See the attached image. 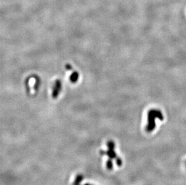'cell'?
<instances>
[{
    "label": "cell",
    "mask_w": 186,
    "mask_h": 185,
    "mask_svg": "<svg viewBox=\"0 0 186 185\" xmlns=\"http://www.w3.org/2000/svg\"><path fill=\"white\" fill-rule=\"evenodd\" d=\"M158 118L160 121L164 120V116L161 110L157 109H151L148 112L147 114V125L145 130L147 132L151 133L156 127L155 119Z\"/></svg>",
    "instance_id": "cell-1"
},
{
    "label": "cell",
    "mask_w": 186,
    "mask_h": 185,
    "mask_svg": "<svg viewBox=\"0 0 186 185\" xmlns=\"http://www.w3.org/2000/svg\"><path fill=\"white\" fill-rule=\"evenodd\" d=\"M107 147H108V150L107 152H104L101 150L100 152L101 154L102 155H105L107 156H108V159H116L117 157L116 153L115 151V143L113 141H108L107 142Z\"/></svg>",
    "instance_id": "cell-2"
},
{
    "label": "cell",
    "mask_w": 186,
    "mask_h": 185,
    "mask_svg": "<svg viewBox=\"0 0 186 185\" xmlns=\"http://www.w3.org/2000/svg\"><path fill=\"white\" fill-rule=\"evenodd\" d=\"M62 89V84L60 80L57 79L56 80L52 90V97L54 99H57Z\"/></svg>",
    "instance_id": "cell-3"
},
{
    "label": "cell",
    "mask_w": 186,
    "mask_h": 185,
    "mask_svg": "<svg viewBox=\"0 0 186 185\" xmlns=\"http://www.w3.org/2000/svg\"><path fill=\"white\" fill-rule=\"evenodd\" d=\"M79 78V73L77 71H73L69 77V80L72 83H76Z\"/></svg>",
    "instance_id": "cell-4"
},
{
    "label": "cell",
    "mask_w": 186,
    "mask_h": 185,
    "mask_svg": "<svg viewBox=\"0 0 186 185\" xmlns=\"http://www.w3.org/2000/svg\"><path fill=\"white\" fill-rule=\"evenodd\" d=\"M83 176L82 175H78L76 177V179L73 183V185H80V183L81 181L83 180Z\"/></svg>",
    "instance_id": "cell-5"
},
{
    "label": "cell",
    "mask_w": 186,
    "mask_h": 185,
    "mask_svg": "<svg viewBox=\"0 0 186 185\" xmlns=\"http://www.w3.org/2000/svg\"><path fill=\"white\" fill-rule=\"evenodd\" d=\"M106 167L108 170H112L113 169V165L112 160H111V159H108V160L107 161Z\"/></svg>",
    "instance_id": "cell-6"
},
{
    "label": "cell",
    "mask_w": 186,
    "mask_h": 185,
    "mask_svg": "<svg viewBox=\"0 0 186 185\" xmlns=\"http://www.w3.org/2000/svg\"><path fill=\"white\" fill-rule=\"evenodd\" d=\"M40 84H41V81H40V79L38 77L36 78V83H35V85H34V89L36 90H38V89H39V87L40 85Z\"/></svg>",
    "instance_id": "cell-7"
},
{
    "label": "cell",
    "mask_w": 186,
    "mask_h": 185,
    "mask_svg": "<svg viewBox=\"0 0 186 185\" xmlns=\"http://www.w3.org/2000/svg\"><path fill=\"white\" fill-rule=\"evenodd\" d=\"M116 162L117 165L119 167H121L122 165V161L121 160V159L119 157H117L116 158Z\"/></svg>",
    "instance_id": "cell-8"
},
{
    "label": "cell",
    "mask_w": 186,
    "mask_h": 185,
    "mask_svg": "<svg viewBox=\"0 0 186 185\" xmlns=\"http://www.w3.org/2000/svg\"><path fill=\"white\" fill-rule=\"evenodd\" d=\"M65 67H66V69L67 70H72V66L70 65L69 64H67Z\"/></svg>",
    "instance_id": "cell-9"
},
{
    "label": "cell",
    "mask_w": 186,
    "mask_h": 185,
    "mask_svg": "<svg viewBox=\"0 0 186 185\" xmlns=\"http://www.w3.org/2000/svg\"><path fill=\"white\" fill-rule=\"evenodd\" d=\"M85 185H91V184H86Z\"/></svg>",
    "instance_id": "cell-10"
},
{
    "label": "cell",
    "mask_w": 186,
    "mask_h": 185,
    "mask_svg": "<svg viewBox=\"0 0 186 185\" xmlns=\"http://www.w3.org/2000/svg\"><path fill=\"white\" fill-rule=\"evenodd\" d=\"M185 167H186V162H185Z\"/></svg>",
    "instance_id": "cell-11"
},
{
    "label": "cell",
    "mask_w": 186,
    "mask_h": 185,
    "mask_svg": "<svg viewBox=\"0 0 186 185\" xmlns=\"http://www.w3.org/2000/svg\"></svg>",
    "instance_id": "cell-12"
}]
</instances>
